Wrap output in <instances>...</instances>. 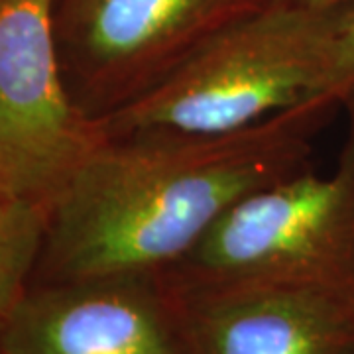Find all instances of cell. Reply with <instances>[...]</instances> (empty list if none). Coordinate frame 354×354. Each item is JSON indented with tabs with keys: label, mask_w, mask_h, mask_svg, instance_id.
Returning <instances> with one entry per match:
<instances>
[{
	"label": "cell",
	"mask_w": 354,
	"mask_h": 354,
	"mask_svg": "<svg viewBox=\"0 0 354 354\" xmlns=\"http://www.w3.org/2000/svg\"><path fill=\"white\" fill-rule=\"evenodd\" d=\"M341 104L315 97L230 132L106 138L53 203L32 283L171 268L232 205L307 167Z\"/></svg>",
	"instance_id": "1"
},
{
	"label": "cell",
	"mask_w": 354,
	"mask_h": 354,
	"mask_svg": "<svg viewBox=\"0 0 354 354\" xmlns=\"http://www.w3.org/2000/svg\"><path fill=\"white\" fill-rule=\"evenodd\" d=\"M335 16L337 6L266 2L207 39L146 93L101 116L106 138L230 132L333 97Z\"/></svg>",
	"instance_id": "2"
},
{
	"label": "cell",
	"mask_w": 354,
	"mask_h": 354,
	"mask_svg": "<svg viewBox=\"0 0 354 354\" xmlns=\"http://www.w3.org/2000/svg\"><path fill=\"white\" fill-rule=\"evenodd\" d=\"M348 132L329 174L307 165L232 205L179 262L171 283L354 281V93Z\"/></svg>",
	"instance_id": "3"
},
{
	"label": "cell",
	"mask_w": 354,
	"mask_h": 354,
	"mask_svg": "<svg viewBox=\"0 0 354 354\" xmlns=\"http://www.w3.org/2000/svg\"><path fill=\"white\" fill-rule=\"evenodd\" d=\"M104 142L67 83L57 0H0V193L51 211Z\"/></svg>",
	"instance_id": "4"
},
{
	"label": "cell",
	"mask_w": 354,
	"mask_h": 354,
	"mask_svg": "<svg viewBox=\"0 0 354 354\" xmlns=\"http://www.w3.org/2000/svg\"><path fill=\"white\" fill-rule=\"evenodd\" d=\"M266 4V2H262ZM256 0H71L57 26L77 102L104 116L146 93Z\"/></svg>",
	"instance_id": "5"
},
{
	"label": "cell",
	"mask_w": 354,
	"mask_h": 354,
	"mask_svg": "<svg viewBox=\"0 0 354 354\" xmlns=\"http://www.w3.org/2000/svg\"><path fill=\"white\" fill-rule=\"evenodd\" d=\"M158 279L187 354H354V281Z\"/></svg>",
	"instance_id": "6"
},
{
	"label": "cell",
	"mask_w": 354,
	"mask_h": 354,
	"mask_svg": "<svg viewBox=\"0 0 354 354\" xmlns=\"http://www.w3.org/2000/svg\"><path fill=\"white\" fill-rule=\"evenodd\" d=\"M0 346L6 354H187L158 276L32 283Z\"/></svg>",
	"instance_id": "7"
},
{
	"label": "cell",
	"mask_w": 354,
	"mask_h": 354,
	"mask_svg": "<svg viewBox=\"0 0 354 354\" xmlns=\"http://www.w3.org/2000/svg\"><path fill=\"white\" fill-rule=\"evenodd\" d=\"M50 213L39 203L0 193V330L32 283Z\"/></svg>",
	"instance_id": "8"
},
{
	"label": "cell",
	"mask_w": 354,
	"mask_h": 354,
	"mask_svg": "<svg viewBox=\"0 0 354 354\" xmlns=\"http://www.w3.org/2000/svg\"><path fill=\"white\" fill-rule=\"evenodd\" d=\"M329 91L342 104L354 91V0L337 6Z\"/></svg>",
	"instance_id": "9"
},
{
	"label": "cell",
	"mask_w": 354,
	"mask_h": 354,
	"mask_svg": "<svg viewBox=\"0 0 354 354\" xmlns=\"http://www.w3.org/2000/svg\"><path fill=\"white\" fill-rule=\"evenodd\" d=\"M283 2H293V4H304V6H313V8H333L348 0H283Z\"/></svg>",
	"instance_id": "10"
},
{
	"label": "cell",
	"mask_w": 354,
	"mask_h": 354,
	"mask_svg": "<svg viewBox=\"0 0 354 354\" xmlns=\"http://www.w3.org/2000/svg\"><path fill=\"white\" fill-rule=\"evenodd\" d=\"M0 354H6V353H4V351H2V346H0Z\"/></svg>",
	"instance_id": "11"
},
{
	"label": "cell",
	"mask_w": 354,
	"mask_h": 354,
	"mask_svg": "<svg viewBox=\"0 0 354 354\" xmlns=\"http://www.w3.org/2000/svg\"><path fill=\"white\" fill-rule=\"evenodd\" d=\"M353 93H354V91H353Z\"/></svg>",
	"instance_id": "12"
}]
</instances>
